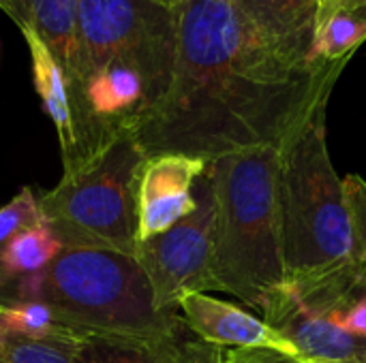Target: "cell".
I'll list each match as a JSON object with an SVG mask.
<instances>
[{
  "mask_svg": "<svg viewBox=\"0 0 366 363\" xmlns=\"http://www.w3.org/2000/svg\"><path fill=\"white\" fill-rule=\"evenodd\" d=\"M345 64L290 62L253 36L234 0H184L172 81L133 137L148 158L184 154L204 163L281 148L332 94Z\"/></svg>",
  "mask_w": 366,
  "mask_h": 363,
  "instance_id": "1",
  "label": "cell"
},
{
  "mask_svg": "<svg viewBox=\"0 0 366 363\" xmlns=\"http://www.w3.org/2000/svg\"><path fill=\"white\" fill-rule=\"evenodd\" d=\"M324 96L279 150V199L287 289L366 293L345 182L326 143Z\"/></svg>",
  "mask_w": 366,
  "mask_h": 363,
  "instance_id": "2",
  "label": "cell"
},
{
  "mask_svg": "<svg viewBox=\"0 0 366 363\" xmlns=\"http://www.w3.org/2000/svg\"><path fill=\"white\" fill-rule=\"evenodd\" d=\"M0 302H43L86 338L161 344L187 336L178 310H159L135 257L64 248L39 274L4 282Z\"/></svg>",
  "mask_w": 366,
  "mask_h": 363,
  "instance_id": "3",
  "label": "cell"
},
{
  "mask_svg": "<svg viewBox=\"0 0 366 363\" xmlns=\"http://www.w3.org/2000/svg\"><path fill=\"white\" fill-rule=\"evenodd\" d=\"M279 150L264 145L206 163L217 203V278L223 293H232L262 317L287 287Z\"/></svg>",
  "mask_w": 366,
  "mask_h": 363,
  "instance_id": "4",
  "label": "cell"
},
{
  "mask_svg": "<svg viewBox=\"0 0 366 363\" xmlns=\"http://www.w3.org/2000/svg\"><path fill=\"white\" fill-rule=\"evenodd\" d=\"M146 154L131 133L116 137L90 160L62 171L39 197L45 223L64 248H97L135 257L137 188Z\"/></svg>",
  "mask_w": 366,
  "mask_h": 363,
  "instance_id": "5",
  "label": "cell"
},
{
  "mask_svg": "<svg viewBox=\"0 0 366 363\" xmlns=\"http://www.w3.org/2000/svg\"><path fill=\"white\" fill-rule=\"evenodd\" d=\"M79 45L81 81L88 73L127 66L148 81L159 103L174 73L178 6L163 0H79Z\"/></svg>",
  "mask_w": 366,
  "mask_h": 363,
  "instance_id": "6",
  "label": "cell"
},
{
  "mask_svg": "<svg viewBox=\"0 0 366 363\" xmlns=\"http://www.w3.org/2000/svg\"><path fill=\"white\" fill-rule=\"evenodd\" d=\"M195 210L172 229L137 244L135 259L148 276L154 306L178 310L189 293L223 291L217 278L214 229L217 203L208 171L195 180Z\"/></svg>",
  "mask_w": 366,
  "mask_h": 363,
  "instance_id": "7",
  "label": "cell"
},
{
  "mask_svg": "<svg viewBox=\"0 0 366 363\" xmlns=\"http://www.w3.org/2000/svg\"><path fill=\"white\" fill-rule=\"evenodd\" d=\"M206 163L184 154L146 158L137 188V244L146 242L195 210V180Z\"/></svg>",
  "mask_w": 366,
  "mask_h": 363,
  "instance_id": "8",
  "label": "cell"
},
{
  "mask_svg": "<svg viewBox=\"0 0 366 363\" xmlns=\"http://www.w3.org/2000/svg\"><path fill=\"white\" fill-rule=\"evenodd\" d=\"M178 310L182 312L187 327L204 342L221 349H274L300 357L296 347L264 319L208 293L184 295Z\"/></svg>",
  "mask_w": 366,
  "mask_h": 363,
  "instance_id": "9",
  "label": "cell"
},
{
  "mask_svg": "<svg viewBox=\"0 0 366 363\" xmlns=\"http://www.w3.org/2000/svg\"><path fill=\"white\" fill-rule=\"evenodd\" d=\"M247 28L268 49L296 64L313 62L320 0H234Z\"/></svg>",
  "mask_w": 366,
  "mask_h": 363,
  "instance_id": "10",
  "label": "cell"
},
{
  "mask_svg": "<svg viewBox=\"0 0 366 363\" xmlns=\"http://www.w3.org/2000/svg\"><path fill=\"white\" fill-rule=\"evenodd\" d=\"M264 321L281 332L298 351L300 359L328 363H366V338L341 327L326 315L311 312L283 291Z\"/></svg>",
  "mask_w": 366,
  "mask_h": 363,
  "instance_id": "11",
  "label": "cell"
},
{
  "mask_svg": "<svg viewBox=\"0 0 366 363\" xmlns=\"http://www.w3.org/2000/svg\"><path fill=\"white\" fill-rule=\"evenodd\" d=\"M0 11L47 45L64 73L71 98L81 81L79 0H0Z\"/></svg>",
  "mask_w": 366,
  "mask_h": 363,
  "instance_id": "12",
  "label": "cell"
},
{
  "mask_svg": "<svg viewBox=\"0 0 366 363\" xmlns=\"http://www.w3.org/2000/svg\"><path fill=\"white\" fill-rule=\"evenodd\" d=\"M221 347L204 342L193 332L161 344L88 338L79 347L81 363H221Z\"/></svg>",
  "mask_w": 366,
  "mask_h": 363,
  "instance_id": "13",
  "label": "cell"
},
{
  "mask_svg": "<svg viewBox=\"0 0 366 363\" xmlns=\"http://www.w3.org/2000/svg\"><path fill=\"white\" fill-rule=\"evenodd\" d=\"M19 32L24 34L30 51L36 94L41 96L45 113L54 122L60 152H62V163H66L75 152V120H73V107H71L64 73L56 62L54 53L47 49V45L28 26H19Z\"/></svg>",
  "mask_w": 366,
  "mask_h": 363,
  "instance_id": "14",
  "label": "cell"
},
{
  "mask_svg": "<svg viewBox=\"0 0 366 363\" xmlns=\"http://www.w3.org/2000/svg\"><path fill=\"white\" fill-rule=\"evenodd\" d=\"M0 334L69 344L88 340L43 302H0Z\"/></svg>",
  "mask_w": 366,
  "mask_h": 363,
  "instance_id": "15",
  "label": "cell"
},
{
  "mask_svg": "<svg viewBox=\"0 0 366 363\" xmlns=\"http://www.w3.org/2000/svg\"><path fill=\"white\" fill-rule=\"evenodd\" d=\"M62 250H64L62 242L56 237V233L51 231V227L47 223H41L36 227L21 231L0 250L2 285L39 274Z\"/></svg>",
  "mask_w": 366,
  "mask_h": 363,
  "instance_id": "16",
  "label": "cell"
},
{
  "mask_svg": "<svg viewBox=\"0 0 366 363\" xmlns=\"http://www.w3.org/2000/svg\"><path fill=\"white\" fill-rule=\"evenodd\" d=\"M366 39V0L337 6L317 28L313 62L350 60Z\"/></svg>",
  "mask_w": 366,
  "mask_h": 363,
  "instance_id": "17",
  "label": "cell"
},
{
  "mask_svg": "<svg viewBox=\"0 0 366 363\" xmlns=\"http://www.w3.org/2000/svg\"><path fill=\"white\" fill-rule=\"evenodd\" d=\"M81 344L28 340V338L0 334V363H81L79 362Z\"/></svg>",
  "mask_w": 366,
  "mask_h": 363,
  "instance_id": "18",
  "label": "cell"
},
{
  "mask_svg": "<svg viewBox=\"0 0 366 363\" xmlns=\"http://www.w3.org/2000/svg\"><path fill=\"white\" fill-rule=\"evenodd\" d=\"M45 223L39 197L32 188H21L6 205L0 208V250L21 231Z\"/></svg>",
  "mask_w": 366,
  "mask_h": 363,
  "instance_id": "19",
  "label": "cell"
},
{
  "mask_svg": "<svg viewBox=\"0 0 366 363\" xmlns=\"http://www.w3.org/2000/svg\"><path fill=\"white\" fill-rule=\"evenodd\" d=\"M343 182L354 216V229L358 240V263L366 276V182L360 175H350Z\"/></svg>",
  "mask_w": 366,
  "mask_h": 363,
  "instance_id": "20",
  "label": "cell"
},
{
  "mask_svg": "<svg viewBox=\"0 0 366 363\" xmlns=\"http://www.w3.org/2000/svg\"><path fill=\"white\" fill-rule=\"evenodd\" d=\"M221 363H302V359L274 349H225Z\"/></svg>",
  "mask_w": 366,
  "mask_h": 363,
  "instance_id": "21",
  "label": "cell"
},
{
  "mask_svg": "<svg viewBox=\"0 0 366 363\" xmlns=\"http://www.w3.org/2000/svg\"><path fill=\"white\" fill-rule=\"evenodd\" d=\"M326 317H330L332 321H337V323H339L341 327H345L347 332L366 338V295L365 297L354 300L352 304H347V306L341 308L339 312L326 315Z\"/></svg>",
  "mask_w": 366,
  "mask_h": 363,
  "instance_id": "22",
  "label": "cell"
},
{
  "mask_svg": "<svg viewBox=\"0 0 366 363\" xmlns=\"http://www.w3.org/2000/svg\"><path fill=\"white\" fill-rule=\"evenodd\" d=\"M339 2H341V0H320V26H322V21L332 13V9H335ZM320 26H317V28H320Z\"/></svg>",
  "mask_w": 366,
  "mask_h": 363,
  "instance_id": "23",
  "label": "cell"
},
{
  "mask_svg": "<svg viewBox=\"0 0 366 363\" xmlns=\"http://www.w3.org/2000/svg\"><path fill=\"white\" fill-rule=\"evenodd\" d=\"M163 2H167V4H172V6H180L184 0H163Z\"/></svg>",
  "mask_w": 366,
  "mask_h": 363,
  "instance_id": "24",
  "label": "cell"
},
{
  "mask_svg": "<svg viewBox=\"0 0 366 363\" xmlns=\"http://www.w3.org/2000/svg\"><path fill=\"white\" fill-rule=\"evenodd\" d=\"M302 363H328V362H311V359H302Z\"/></svg>",
  "mask_w": 366,
  "mask_h": 363,
  "instance_id": "25",
  "label": "cell"
},
{
  "mask_svg": "<svg viewBox=\"0 0 366 363\" xmlns=\"http://www.w3.org/2000/svg\"><path fill=\"white\" fill-rule=\"evenodd\" d=\"M0 285H2V278H0Z\"/></svg>",
  "mask_w": 366,
  "mask_h": 363,
  "instance_id": "26",
  "label": "cell"
}]
</instances>
